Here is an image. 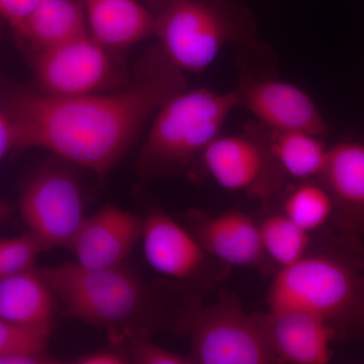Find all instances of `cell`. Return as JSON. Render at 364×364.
<instances>
[{
  "label": "cell",
  "mask_w": 364,
  "mask_h": 364,
  "mask_svg": "<svg viewBox=\"0 0 364 364\" xmlns=\"http://www.w3.org/2000/svg\"><path fill=\"white\" fill-rule=\"evenodd\" d=\"M142 239L148 264L170 279H193L207 264L208 254L196 235L161 210H150L143 219Z\"/></svg>",
  "instance_id": "cell-12"
},
{
  "label": "cell",
  "mask_w": 364,
  "mask_h": 364,
  "mask_svg": "<svg viewBox=\"0 0 364 364\" xmlns=\"http://www.w3.org/2000/svg\"><path fill=\"white\" fill-rule=\"evenodd\" d=\"M52 330L11 324L0 318V358L26 351H48Z\"/></svg>",
  "instance_id": "cell-24"
},
{
  "label": "cell",
  "mask_w": 364,
  "mask_h": 364,
  "mask_svg": "<svg viewBox=\"0 0 364 364\" xmlns=\"http://www.w3.org/2000/svg\"><path fill=\"white\" fill-rule=\"evenodd\" d=\"M154 36L174 66L200 73L227 45L252 44L256 32L251 14L232 0H168L155 16Z\"/></svg>",
  "instance_id": "cell-2"
},
{
  "label": "cell",
  "mask_w": 364,
  "mask_h": 364,
  "mask_svg": "<svg viewBox=\"0 0 364 364\" xmlns=\"http://www.w3.org/2000/svg\"><path fill=\"white\" fill-rule=\"evenodd\" d=\"M85 11L88 33L109 51L154 36L155 16L136 0H85Z\"/></svg>",
  "instance_id": "cell-16"
},
{
  "label": "cell",
  "mask_w": 364,
  "mask_h": 364,
  "mask_svg": "<svg viewBox=\"0 0 364 364\" xmlns=\"http://www.w3.org/2000/svg\"><path fill=\"white\" fill-rule=\"evenodd\" d=\"M186 83L184 72L158 47L126 90L74 97L16 91L6 98L4 111L14 124L16 147L50 151L104 177L149 117L186 90Z\"/></svg>",
  "instance_id": "cell-1"
},
{
  "label": "cell",
  "mask_w": 364,
  "mask_h": 364,
  "mask_svg": "<svg viewBox=\"0 0 364 364\" xmlns=\"http://www.w3.org/2000/svg\"><path fill=\"white\" fill-rule=\"evenodd\" d=\"M356 323H358V324L360 326L361 329H363L364 332V287L363 298H361L360 308H359L358 322Z\"/></svg>",
  "instance_id": "cell-29"
},
{
  "label": "cell",
  "mask_w": 364,
  "mask_h": 364,
  "mask_svg": "<svg viewBox=\"0 0 364 364\" xmlns=\"http://www.w3.org/2000/svg\"><path fill=\"white\" fill-rule=\"evenodd\" d=\"M195 235L208 255L225 264L250 267L264 259L259 224L240 210H229L203 220Z\"/></svg>",
  "instance_id": "cell-15"
},
{
  "label": "cell",
  "mask_w": 364,
  "mask_h": 364,
  "mask_svg": "<svg viewBox=\"0 0 364 364\" xmlns=\"http://www.w3.org/2000/svg\"><path fill=\"white\" fill-rule=\"evenodd\" d=\"M14 147H16L14 124L6 112L0 109V160Z\"/></svg>",
  "instance_id": "cell-27"
},
{
  "label": "cell",
  "mask_w": 364,
  "mask_h": 364,
  "mask_svg": "<svg viewBox=\"0 0 364 364\" xmlns=\"http://www.w3.org/2000/svg\"><path fill=\"white\" fill-rule=\"evenodd\" d=\"M111 52L88 32L38 51L33 70L41 92L59 97L102 92L119 76Z\"/></svg>",
  "instance_id": "cell-8"
},
{
  "label": "cell",
  "mask_w": 364,
  "mask_h": 364,
  "mask_svg": "<svg viewBox=\"0 0 364 364\" xmlns=\"http://www.w3.org/2000/svg\"><path fill=\"white\" fill-rule=\"evenodd\" d=\"M203 166L221 188L264 195L279 188L284 173L273 159L260 124L244 133L218 136L200 155Z\"/></svg>",
  "instance_id": "cell-9"
},
{
  "label": "cell",
  "mask_w": 364,
  "mask_h": 364,
  "mask_svg": "<svg viewBox=\"0 0 364 364\" xmlns=\"http://www.w3.org/2000/svg\"><path fill=\"white\" fill-rule=\"evenodd\" d=\"M20 210L28 231L46 250L71 249L86 219L80 184L69 170L57 165H46L26 182Z\"/></svg>",
  "instance_id": "cell-7"
},
{
  "label": "cell",
  "mask_w": 364,
  "mask_h": 364,
  "mask_svg": "<svg viewBox=\"0 0 364 364\" xmlns=\"http://www.w3.org/2000/svg\"><path fill=\"white\" fill-rule=\"evenodd\" d=\"M1 18H0V41H1L2 28H1Z\"/></svg>",
  "instance_id": "cell-31"
},
{
  "label": "cell",
  "mask_w": 364,
  "mask_h": 364,
  "mask_svg": "<svg viewBox=\"0 0 364 364\" xmlns=\"http://www.w3.org/2000/svg\"><path fill=\"white\" fill-rule=\"evenodd\" d=\"M265 256L280 268L293 264L306 255L311 233L298 226L284 213L267 215L259 223Z\"/></svg>",
  "instance_id": "cell-20"
},
{
  "label": "cell",
  "mask_w": 364,
  "mask_h": 364,
  "mask_svg": "<svg viewBox=\"0 0 364 364\" xmlns=\"http://www.w3.org/2000/svg\"><path fill=\"white\" fill-rule=\"evenodd\" d=\"M2 277V270H1V246H0V279Z\"/></svg>",
  "instance_id": "cell-30"
},
{
  "label": "cell",
  "mask_w": 364,
  "mask_h": 364,
  "mask_svg": "<svg viewBox=\"0 0 364 364\" xmlns=\"http://www.w3.org/2000/svg\"><path fill=\"white\" fill-rule=\"evenodd\" d=\"M259 124L268 149L284 176L299 181L320 178L330 149L322 136L304 131L272 130Z\"/></svg>",
  "instance_id": "cell-18"
},
{
  "label": "cell",
  "mask_w": 364,
  "mask_h": 364,
  "mask_svg": "<svg viewBox=\"0 0 364 364\" xmlns=\"http://www.w3.org/2000/svg\"><path fill=\"white\" fill-rule=\"evenodd\" d=\"M268 341L277 363L326 364L339 330L312 314L280 311L263 315Z\"/></svg>",
  "instance_id": "cell-13"
},
{
  "label": "cell",
  "mask_w": 364,
  "mask_h": 364,
  "mask_svg": "<svg viewBox=\"0 0 364 364\" xmlns=\"http://www.w3.org/2000/svg\"><path fill=\"white\" fill-rule=\"evenodd\" d=\"M237 107L236 90L215 92L186 88L176 93L155 114L141 151V170L154 176L188 166L221 135L225 122Z\"/></svg>",
  "instance_id": "cell-3"
},
{
  "label": "cell",
  "mask_w": 364,
  "mask_h": 364,
  "mask_svg": "<svg viewBox=\"0 0 364 364\" xmlns=\"http://www.w3.org/2000/svg\"><path fill=\"white\" fill-rule=\"evenodd\" d=\"M55 296L42 272L16 273L0 279V318L11 324L53 330Z\"/></svg>",
  "instance_id": "cell-17"
},
{
  "label": "cell",
  "mask_w": 364,
  "mask_h": 364,
  "mask_svg": "<svg viewBox=\"0 0 364 364\" xmlns=\"http://www.w3.org/2000/svg\"><path fill=\"white\" fill-rule=\"evenodd\" d=\"M70 317L111 332L112 341L135 325L149 308L143 280L124 264L90 269L77 263L41 269Z\"/></svg>",
  "instance_id": "cell-4"
},
{
  "label": "cell",
  "mask_w": 364,
  "mask_h": 364,
  "mask_svg": "<svg viewBox=\"0 0 364 364\" xmlns=\"http://www.w3.org/2000/svg\"><path fill=\"white\" fill-rule=\"evenodd\" d=\"M142 235L143 219L117 205H105L86 217L71 250L80 267H116L124 264Z\"/></svg>",
  "instance_id": "cell-11"
},
{
  "label": "cell",
  "mask_w": 364,
  "mask_h": 364,
  "mask_svg": "<svg viewBox=\"0 0 364 364\" xmlns=\"http://www.w3.org/2000/svg\"><path fill=\"white\" fill-rule=\"evenodd\" d=\"M126 340V354L131 363L138 364H191L189 356H183L154 343L146 330H132L119 338Z\"/></svg>",
  "instance_id": "cell-23"
},
{
  "label": "cell",
  "mask_w": 364,
  "mask_h": 364,
  "mask_svg": "<svg viewBox=\"0 0 364 364\" xmlns=\"http://www.w3.org/2000/svg\"><path fill=\"white\" fill-rule=\"evenodd\" d=\"M363 287L346 258L306 254L277 273L267 293L268 311L312 314L341 331L358 322Z\"/></svg>",
  "instance_id": "cell-5"
},
{
  "label": "cell",
  "mask_w": 364,
  "mask_h": 364,
  "mask_svg": "<svg viewBox=\"0 0 364 364\" xmlns=\"http://www.w3.org/2000/svg\"><path fill=\"white\" fill-rule=\"evenodd\" d=\"M235 90L239 105L268 129L304 131L321 136L330 130L313 98L293 83L242 71L240 82Z\"/></svg>",
  "instance_id": "cell-10"
},
{
  "label": "cell",
  "mask_w": 364,
  "mask_h": 364,
  "mask_svg": "<svg viewBox=\"0 0 364 364\" xmlns=\"http://www.w3.org/2000/svg\"><path fill=\"white\" fill-rule=\"evenodd\" d=\"M78 364H127L131 363L126 352L119 349H102L90 353L83 354L76 358Z\"/></svg>",
  "instance_id": "cell-26"
},
{
  "label": "cell",
  "mask_w": 364,
  "mask_h": 364,
  "mask_svg": "<svg viewBox=\"0 0 364 364\" xmlns=\"http://www.w3.org/2000/svg\"><path fill=\"white\" fill-rule=\"evenodd\" d=\"M178 329L191 340V363H277L263 315L246 313L237 304L193 306L182 316Z\"/></svg>",
  "instance_id": "cell-6"
},
{
  "label": "cell",
  "mask_w": 364,
  "mask_h": 364,
  "mask_svg": "<svg viewBox=\"0 0 364 364\" xmlns=\"http://www.w3.org/2000/svg\"><path fill=\"white\" fill-rule=\"evenodd\" d=\"M0 246L2 277L33 269L38 256L46 250L39 238L30 231L14 238L2 239Z\"/></svg>",
  "instance_id": "cell-22"
},
{
  "label": "cell",
  "mask_w": 364,
  "mask_h": 364,
  "mask_svg": "<svg viewBox=\"0 0 364 364\" xmlns=\"http://www.w3.org/2000/svg\"><path fill=\"white\" fill-rule=\"evenodd\" d=\"M318 179L332 196L340 229L364 233V143L343 141L330 148Z\"/></svg>",
  "instance_id": "cell-14"
},
{
  "label": "cell",
  "mask_w": 364,
  "mask_h": 364,
  "mask_svg": "<svg viewBox=\"0 0 364 364\" xmlns=\"http://www.w3.org/2000/svg\"><path fill=\"white\" fill-rule=\"evenodd\" d=\"M88 32L85 7L74 0H40L33 14L14 31L36 50L47 49Z\"/></svg>",
  "instance_id": "cell-19"
},
{
  "label": "cell",
  "mask_w": 364,
  "mask_h": 364,
  "mask_svg": "<svg viewBox=\"0 0 364 364\" xmlns=\"http://www.w3.org/2000/svg\"><path fill=\"white\" fill-rule=\"evenodd\" d=\"M282 213L312 233L334 219V202L320 179L299 181L287 196Z\"/></svg>",
  "instance_id": "cell-21"
},
{
  "label": "cell",
  "mask_w": 364,
  "mask_h": 364,
  "mask_svg": "<svg viewBox=\"0 0 364 364\" xmlns=\"http://www.w3.org/2000/svg\"><path fill=\"white\" fill-rule=\"evenodd\" d=\"M40 0H0V18L6 21L14 31L33 14Z\"/></svg>",
  "instance_id": "cell-25"
},
{
  "label": "cell",
  "mask_w": 364,
  "mask_h": 364,
  "mask_svg": "<svg viewBox=\"0 0 364 364\" xmlns=\"http://www.w3.org/2000/svg\"><path fill=\"white\" fill-rule=\"evenodd\" d=\"M11 213H13V210H11V205L0 200V225L7 221V219L11 215Z\"/></svg>",
  "instance_id": "cell-28"
}]
</instances>
